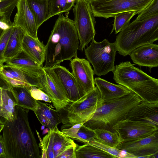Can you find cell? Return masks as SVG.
Instances as JSON below:
<instances>
[{
  "label": "cell",
  "mask_w": 158,
  "mask_h": 158,
  "mask_svg": "<svg viewBox=\"0 0 158 158\" xmlns=\"http://www.w3.org/2000/svg\"><path fill=\"white\" fill-rule=\"evenodd\" d=\"M29 110L16 106L15 117L7 120L2 137L7 158H40L39 147L30 127Z\"/></svg>",
  "instance_id": "cell-1"
},
{
  "label": "cell",
  "mask_w": 158,
  "mask_h": 158,
  "mask_svg": "<svg viewBox=\"0 0 158 158\" xmlns=\"http://www.w3.org/2000/svg\"><path fill=\"white\" fill-rule=\"evenodd\" d=\"M69 12L64 16L58 15L53 29L45 45V67L60 65L77 56L79 40L73 21L69 17Z\"/></svg>",
  "instance_id": "cell-2"
},
{
  "label": "cell",
  "mask_w": 158,
  "mask_h": 158,
  "mask_svg": "<svg viewBox=\"0 0 158 158\" xmlns=\"http://www.w3.org/2000/svg\"><path fill=\"white\" fill-rule=\"evenodd\" d=\"M113 79L138 96L142 101L158 102V79L135 67L129 61L114 66Z\"/></svg>",
  "instance_id": "cell-3"
},
{
  "label": "cell",
  "mask_w": 158,
  "mask_h": 158,
  "mask_svg": "<svg viewBox=\"0 0 158 158\" xmlns=\"http://www.w3.org/2000/svg\"><path fill=\"white\" fill-rule=\"evenodd\" d=\"M158 40V14L143 21L130 23L117 36V51L125 56L135 49Z\"/></svg>",
  "instance_id": "cell-4"
},
{
  "label": "cell",
  "mask_w": 158,
  "mask_h": 158,
  "mask_svg": "<svg viewBox=\"0 0 158 158\" xmlns=\"http://www.w3.org/2000/svg\"><path fill=\"white\" fill-rule=\"evenodd\" d=\"M142 101L138 96L131 91L124 96L103 103L83 125L92 130L103 129L114 132L112 127L126 118L129 112Z\"/></svg>",
  "instance_id": "cell-5"
},
{
  "label": "cell",
  "mask_w": 158,
  "mask_h": 158,
  "mask_svg": "<svg viewBox=\"0 0 158 158\" xmlns=\"http://www.w3.org/2000/svg\"><path fill=\"white\" fill-rule=\"evenodd\" d=\"M103 104L99 91L95 86L91 92L74 102H70L58 111L62 123L61 129L69 128L76 124L84 123Z\"/></svg>",
  "instance_id": "cell-6"
},
{
  "label": "cell",
  "mask_w": 158,
  "mask_h": 158,
  "mask_svg": "<svg viewBox=\"0 0 158 158\" xmlns=\"http://www.w3.org/2000/svg\"><path fill=\"white\" fill-rule=\"evenodd\" d=\"M117 51L114 43L106 39L99 42L93 40L85 49L86 57L93 65L94 74L99 77L113 72Z\"/></svg>",
  "instance_id": "cell-7"
},
{
  "label": "cell",
  "mask_w": 158,
  "mask_h": 158,
  "mask_svg": "<svg viewBox=\"0 0 158 158\" xmlns=\"http://www.w3.org/2000/svg\"><path fill=\"white\" fill-rule=\"evenodd\" d=\"M73 6V21L80 42L79 49L82 51L89 43L94 39L96 21L89 2L76 0Z\"/></svg>",
  "instance_id": "cell-8"
},
{
  "label": "cell",
  "mask_w": 158,
  "mask_h": 158,
  "mask_svg": "<svg viewBox=\"0 0 158 158\" xmlns=\"http://www.w3.org/2000/svg\"><path fill=\"white\" fill-rule=\"evenodd\" d=\"M152 0H98L90 2L94 17L107 19L123 12L135 11L139 14Z\"/></svg>",
  "instance_id": "cell-9"
},
{
  "label": "cell",
  "mask_w": 158,
  "mask_h": 158,
  "mask_svg": "<svg viewBox=\"0 0 158 158\" xmlns=\"http://www.w3.org/2000/svg\"><path fill=\"white\" fill-rule=\"evenodd\" d=\"M40 143L39 147L42 150V158H57L63 151L70 147H76L77 144L57 128L50 130L42 139L36 130Z\"/></svg>",
  "instance_id": "cell-10"
},
{
  "label": "cell",
  "mask_w": 158,
  "mask_h": 158,
  "mask_svg": "<svg viewBox=\"0 0 158 158\" xmlns=\"http://www.w3.org/2000/svg\"><path fill=\"white\" fill-rule=\"evenodd\" d=\"M44 73L41 76V89L50 98L58 111L63 109L70 101L55 73L51 67H43Z\"/></svg>",
  "instance_id": "cell-11"
},
{
  "label": "cell",
  "mask_w": 158,
  "mask_h": 158,
  "mask_svg": "<svg viewBox=\"0 0 158 158\" xmlns=\"http://www.w3.org/2000/svg\"><path fill=\"white\" fill-rule=\"evenodd\" d=\"M122 142L138 140L158 131V127L126 118L118 122L113 127Z\"/></svg>",
  "instance_id": "cell-12"
},
{
  "label": "cell",
  "mask_w": 158,
  "mask_h": 158,
  "mask_svg": "<svg viewBox=\"0 0 158 158\" xmlns=\"http://www.w3.org/2000/svg\"><path fill=\"white\" fill-rule=\"evenodd\" d=\"M116 148L133 158H158V131L144 138L121 143Z\"/></svg>",
  "instance_id": "cell-13"
},
{
  "label": "cell",
  "mask_w": 158,
  "mask_h": 158,
  "mask_svg": "<svg viewBox=\"0 0 158 158\" xmlns=\"http://www.w3.org/2000/svg\"><path fill=\"white\" fill-rule=\"evenodd\" d=\"M5 63L4 68L9 67L19 70L28 78L31 86L40 88V77L44 73L43 65L33 60L23 52Z\"/></svg>",
  "instance_id": "cell-14"
},
{
  "label": "cell",
  "mask_w": 158,
  "mask_h": 158,
  "mask_svg": "<svg viewBox=\"0 0 158 158\" xmlns=\"http://www.w3.org/2000/svg\"><path fill=\"white\" fill-rule=\"evenodd\" d=\"M74 57L70 60L72 73L86 94L95 87L93 70L87 60L79 58L77 56Z\"/></svg>",
  "instance_id": "cell-15"
},
{
  "label": "cell",
  "mask_w": 158,
  "mask_h": 158,
  "mask_svg": "<svg viewBox=\"0 0 158 158\" xmlns=\"http://www.w3.org/2000/svg\"><path fill=\"white\" fill-rule=\"evenodd\" d=\"M16 7L17 13L14 17L13 26L20 28L26 34L35 39H38L37 31L39 28L27 0H19Z\"/></svg>",
  "instance_id": "cell-16"
},
{
  "label": "cell",
  "mask_w": 158,
  "mask_h": 158,
  "mask_svg": "<svg viewBox=\"0 0 158 158\" xmlns=\"http://www.w3.org/2000/svg\"><path fill=\"white\" fill-rule=\"evenodd\" d=\"M51 68L55 73L70 102H74L86 94L72 73L65 67L57 65Z\"/></svg>",
  "instance_id": "cell-17"
},
{
  "label": "cell",
  "mask_w": 158,
  "mask_h": 158,
  "mask_svg": "<svg viewBox=\"0 0 158 158\" xmlns=\"http://www.w3.org/2000/svg\"><path fill=\"white\" fill-rule=\"evenodd\" d=\"M126 118L158 127V102L142 101L129 112Z\"/></svg>",
  "instance_id": "cell-18"
},
{
  "label": "cell",
  "mask_w": 158,
  "mask_h": 158,
  "mask_svg": "<svg viewBox=\"0 0 158 158\" xmlns=\"http://www.w3.org/2000/svg\"><path fill=\"white\" fill-rule=\"evenodd\" d=\"M133 62L140 66L147 67L150 70L158 66V45L153 43L141 46L129 55Z\"/></svg>",
  "instance_id": "cell-19"
},
{
  "label": "cell",
  "mask_w": 158,
  "mask_h": 158,
  "mask_svg": "<svg viewBox=\"0 0 158 158\" xmlns=\"http://www.w3.org/2000/svg\"><path fill=\"white\" fill-rule=\"evenodd\" d=\"M94 80L103 103L123 97L131 92L124 86L113 84L99 77Z\"/></svg>",
  "instance_id": "cell-20"
},
{
  "label": "cell",
  "mask_w": 158,
  "mask_h": 158,
  "mask_svg": "<svg viewBox=\"0 0 158 158\" xmlns=\"http://www.w3.org/2000/svg\"><path fill=\"white\" fill-rule=\"evenodd\" d=\"M37 107L34 112L41 124L50 130L57 128L61 123L59 111L39 100H37Z\"/></svg>",
  "instance_id": "cell-21"
},
{
  "label": "cell",
  "mask_w": 158,
  "mask_h": 158,
  "mask_svg": "<svg viewBox=\"0 0 158 158\" xmlns=\"http://www.w3.org/2000/svg\"><path fill=\"white\" fill-rule=\"evenodd\" d=\"M25 34L20 28L14 27L4 54L5 63L16 57L23 52V44Z\"/></svg>",
  "instance_id": "cell-22"
},
{
  "label": "cell",
  "mask_w": 158,
  "mask_h": 158,
  "mask_svg": "<svg viewBox=\"0 0 158 158\" xmlns=\"http://www.w3.org/2000/svg\"><path fill=\"white\" fill-rule=\"evenodd\" d=\"M23 52L42 65L45 60V45L39 39H35L26 34L23 42Z\"/></svg>",
  "instance_id": "cell-23"
},
{
  "label": "cell",
  "mask_w": 158,
  "mask_h": 158,
  "mask_svg": "<svg viewBox=\"0 0 158 158\" xmlns=\"http://www.w3.org/2000/svg\"><path fill=\"white\" fill-rule=\"evenodd\" d=\"M0 108L4 118L12 121L15 117L16 105L12 93L5 85L0 86Z\"/></svg>",
  "instance_id": "cell-24"
},
{
  "label": "cell",
  "mask_w": 158,
  "mask_h": 158,
  "mask_svg": "<svg viewBox=\"0 0 158 158\" xmlns=\"http://www.w3.org/2000/svg\"><path fill=\"white\" fill-rule=\"evenodd\" d=\"M12 93L15 101L16 105L23 108L34 111L37 106V100L31 96L29 87H8Z\"/></svg>",
  "instance_id": "cell-25"
},
{
  "label": "cell",
  "mask_w": 158,
  "mask_h": 158,
  "mask_svg": "<svg viewBox=\"0 0 158 158\" xmlns=\"http://www.w3.org/2000/svg\"><path fill=\"white\" fill-rule=\"evenodd\" d=\"M76 158H112L114 156L99 148L89 143L77 145L76 148Z\"/></svg>",
  "instance_id": "cell-26"
},
{
  "label": "cell",
  "mask_w": 158,
  "mask_h": 158,
  "mask_svg": "<svg viewBox=\"0 0 158 158\" xmlns=\"http://www.w3.org/2000/svg\"><path fill=\"white\" fill-rule=\"evenodd\" d=\"M37 27L48 19L47 0H27Z\"/></svg>",
  "instance_id": "cell-27"
},
{
  "label": "cell",
  "mask_w": 158,
  "mask_h": 158,
  "mask_svg": "<svg viewBox=\"0 0 158 158\" xmlns=\"http://www.w3.org/2000/svg\"><path fill=\"white\" fill-rule=\"evenodd\" d=\"M76 0H47L48 19L56 15L69 12Z\"/></svg>",
  "instance_id": "cell-28"
},
{
  "label": "cell",
  "mask_w": 158,
  "mask_h": 158,
  "mask_svg": "<svg viewBox=\"0 0 158 158\" xmlns=\"http://www.w3.org/2000/svg\"><path fill=\"white\" fill-rule=\"evenodd\" d=\"M93 130L95 134V139L101 143L116 148L122 142L116 132H112L103 129Z\"/></svg>",
  "instance_id": "cell-29"
},
{
  "label": "cell",
  "mask_w": 158,
  "mask_h": 158,
  "mask_svg": "<svg viewBox=\"0 0 158 158\" xmlns=\"http://www.w3.org/2000/svg\"><path fill=\"white\" fill-rule=\"evenodd\" d=\"M137 13L135 11H126L119 13L114 17V21L110 34L114 31L115 34L120 32L130 23L132 17Z\"/></svg>",
  "instance_id": "cell-30"
},
{
  "label": "cell",
  "mask_w": 158,
  "mask_h": 158,
  "mask_svg": "<svg viewBox=\"0 0 158 158\" xmlns=\"http://www.w3.org/2000/svg\"><path fill=\"white\" fill-rule=\"evenodd\" d=\"M18 0H0V18L10 26L13 24L10 16Z\"/></svg>",
  "instance_id": "cell-31"
},
{
  "label": "cell",
  "mask_w": 158,
  "mask_h": 158,
  "mask_svg": "<svg viewBox=\"0 0 158 158\" xmlns=\"http://www.w3.org/2000/svg\"><path fill=\"white\" fill-rule=\"evenodd\" d=\"M135 19V21H143L158 14V0H152Z\"/></svg>",
  "instance_id": "cell-32"
},
{
  "label": "cell",
  "mask_w": 158,
  "mask_h": 158,
  "mask_svg": "<svg viewBox=\"0 0 158 158\" xmlns=\"http://www.w3.org/2000/svg\"><path fill=\"white\" fill-rule=\"evenodd\" d=\"M14 26L13 24L8 29L5 30L0 37V67H3L5 61L4 54Z\"/></svg>",
  "instance_id": "cell-33"
},
{
  "label": "cell",
  "mask_w": 158,
  "mask_h": 158,
  "mask_svg": "<svg viewBox=\"0 0 158 158\" xmlns=\"http://www.w3.org/2000/svg\"><path fill=\"white\" fill-rule=\"evenodd\" d=\"M94 139L95 134L94 130L83 124L78 131L75 140L86 143Z\"/></svg>",
  "instance_id": "cell-34"
},
{
  "label": "cell",
  "mask_w": 158,
  "mask_h": 158,
  "mask_svg": "<svg viewBox=\"0 0 158 158\" xmlns=\"http://www.w3.org/2000/svg\"><path fill=\"white\" fill-rule=\"evenodd\" d=\"M95 146L114 156L115 158L123 157L122 151L116 148H113L107 145L101 143L96 140L95 139L93 140L88 143Z\"/></svg>",
  "instance_id": "cell-35"
},
{
  "label": "cell",
  "mask_w": 158,
  "mask_h": 158,
  "mask_svg": "<svg viewBox=\"0 0 158 158\" xmlns=\"http://www.w3.org/2000/svg\"><path fill=\"white\" fill-rule=\"evenodd\" d=\"M29 90L31 96L35 99L52 102L48 96L41 89L35 86H31L29 87Z\"/></svg>",
  "instance_id": "cell-36"
},
{
  "label": "cell",
  "mask_w": 158,
  "mask_h": 158,
  "mask_svg": "<svg viewBox=\"0 0 158 158\" xmlns=\"http://www.w3.org/2000/svg\"><path fill=\"white\" fill-rule=\"evenodd\" d=\"M0 78L8 87H29L31 86L17 79L8 78L0 73Z\"/></svg>",
  "instance_id": "cell-37"
},
{
  "label": "cell",
  "mask_w": 158,
  "mask_h": 158,
  "mask_svg": "<svg viewBox=\"0 0 158 158\" xmlns=\"http://www.w3.org/2000/svg\"><path fill=\"white\" fill-rule=\"evenodd\" d=\"M83 124V123L76 124L69 128L61 129V131L68 137L75 140L78 131Z\"/></svg>",
  "instance_id": "cell-38"
},
{
  "label": "cell",
  "mask_w": 158,
  "mask_h": 158,
  "mask_svg": "<svg viewBox=\"0 0 158 158\" xmlns=\"http://www.w3.org/2000/svg\"><path fill=\"white\" fill-rule=\"evenodd\" d=\"M4 68L17 79L31 86L28 78L19 70L9 67Z\"/></svg>",
  "instance_id": "cell-39"
},
{
  "label": "cell",
  "mask_w": 158,
  "mask_h": 158,
  "mask_svg": "<svg viewBox=\"0 0 158 158\" xmlns=\"http://www.w3.org/2000/svg\"><path fill=\"white\" fill-rule=\"evenodd\" d=\"M76 147H71L67 149L59 155L57 158H76Z\"/></svg>",
  "instance_id": "cell-40"
},
{
  "label": "cell",
  "mask_w": 158,
  "mask_h": 158,
  "mask_svg": "<svg viewBox=\"0 0 158 158\" xmlns=\"http://www.w3.org/2000/svg\"><path fill=\"white\" fill-rule=\"evenodd\" d=\"M0 158H7L5 146L2 135H0Z\"/></svg>",
  "instance_id": "cell-41"
},
{
  "label": "cell",
  "mask_w": 158,
  "mask_h": 158,
  "mask_svg": "<svg viewBox=\"0 0 158 158\" xmlns=\"http://www.w3.org/2000/svg\"><path fill=\"white\" fill-rule=\"evenodd\" d=\"M6 121V119L4 118L0 108V123L4 124Z\"/></svg>",
  "instance_id": "cell-42"
},
{
  "label": "cell",
  "mask_w": 158,
  "mask_h": 158,
  "mask_svg": "<svg viewBox=\"0 0 158 158\" xmlns=\"http://www.w3.org/2000/svg\"><path fill=\"white\" fill-rule=\"evenodd\" d=\"M4 124L0 123V133L1 131L2 130L4 127Z\"/></svg>",
  "instance_id": "cell-43"
},
{
  "label": "cell",
  "mask_w": 158,
  "mask_h": 158,
  "mask_svg": "<svg viewBox=\"0 0 158 158\" xmlns=\"http://www.w3.org/2000/svg\"><path fill=\"white\" fill-rule=\"evenodd\" d=\"M4 30L1 29V28H0V37L2 35V33H3V31H4Z\"/></svg>",
  "instance_id": "cell-44"
},
{
  "label": "cell",
  "mask_w": 158,
  "mask_h": 158,
  "mask_svg": "<svg viewBox=\"0 0 158 158\" xmlns=\"http://www.w3.org/2000/svg\"><path fill=\"white\" fill-rule=\"evenodd\" d=\"M89 2H92V1H96V0H86Z\"/></svg>",
  "instance_id": "cell-45"
},
{
  "label": "cell",
  "mask_w": 158,
  "mask_h": 158,
  "mask_svg": "<svg viewBox=\"0 0 158 158\" xmlns=\"http://www.w3.org/2000/svg\"><path fill=\"white\" fill-rule=\"evenodd\" d=\"M1 68L0 67V70Z\"/></svg>",
  "instance_id": "cell-46"
}]
</instances>
